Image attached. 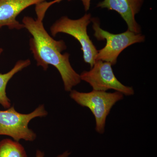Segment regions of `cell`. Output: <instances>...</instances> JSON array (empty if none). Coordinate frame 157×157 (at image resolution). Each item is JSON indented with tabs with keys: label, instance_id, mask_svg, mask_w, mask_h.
I'll return each instance as SVG.
<instances>
[{
	"label": "cell",
	"instance_id": "cell-1",
	"mask_svg": "<svg viewBox=\"0 0 157 157\" xmlns=\"http://www.w3.org/2000/svg\"><path fill=\"white\" fill-rule=\"evenodd\" d=\"M22 23L32 36L29 40L30 50L37 66L44 70H48L49 65L54 67L60 74L65 90L71 91L81 80L80 75L70 64L69 53H62L67 48L64 41H57L51 36L42 20L25 16Z\"/></svg>",
	"mask_w": 157,
	"mask_h": 157
},
{
	"label": "cell",
	"instance_id": "cell-2",
	"mask_svg": "<svg viewBox=\"0 0 157 157\" xmlns=\"http://www.w3.org/2000/svg\"><path fill=\"white\" fill-rule=\"evenodd\" d=\"M70 97L82 107L88 108L95 119L96 131L100 134L105 132L107 117L113 107L123 99L124 95L119 92L113 93L93 90L88 93L72 90Z\"/></svg>",
	"mask_w": 157,
	"mask_h": 157
},
{
	"label": "cell",
	"instance_id": "cell-3",
	"mask_svg": "<svg viewBox=\"0 0 157 157\" xmlns=\"http://www.w3.org/2000/svg\"><path fill=\"white\" fill-rule=\"evenodd\" d=\"M48 115L44 105H39L33 111L23 114L15 110L14 106L0 110V135H6L19 142L21 140L33 141L37 135L29 128V124L33 119Z\"/></svg>",
	"mask_w": 157,
	"mask_h": 157
},
{
	"label": "cell",
	"instance_id": "cell-4",
	"mask_svg": "<svg viewBox=\"0 0 157 157\" xmlns=\"http://www.w3.org/2000/svg\"><path fill=\"white\" fill-rule=\"evenodd\" d=\"M91 22L96 39L106 41L104 48L98 50L96 61L101 60L115 65L118 57L123 51L133 44L145 41V36L141 33H135L128 29L122 33L112 34L101 29L98 18H92Z\"/></svg>",
	"mask_w": 157,
	"mask_h": 157
},
{
	"label": "cell",
	"instance_id": "cell-5",
	"mask_svg": "<svg viewBox=\"0 0 157 157\" xmlns=\"http://www.w3.org/2000/svg\"><path fill=\"white\" fill-rule=\"evenodd\" d=\"M91 15L85 14L77 19L63 16L51 26V33L55 37L59 33L74 37L80 43L84 62L92 67L96 61L98 50L87 33V26L91 22Z\"/></svg>",
	"mask_w": 157,
	"mask_h": 157
},
{
	"label": "cell",
	"instance_id": "cell-6",
	"mask_svg": "<svg viewBox=\"0 0 157 157\" xmlns=\"http://www.w3.org/2000/svg\"><path fill=\"white\" fill-rule=\"evenodd\" d=\"M108 62L96 61L89 71H84L80 74L81 80L86 82L92 87L93 90L107 92L115 90L125 96H132L135 94L132 87L124 85L116 78Z\"/></svg>",
	"mask_w": 157,
	"mask_h": 157
},
{
	"label": "cell",
	"instance_id": "cell-7",
	"mask_svg": "<svg viewBox=\"0 0 157 157\" xmlns=\"http://www.w3.org/2000/svg\"><path fill=\"white\" fill-rule=\"evenodd\" d=\"M144 0H103L98 7L117 12L128 26V30L140 33L141 28L136 21L135 16L142 7Z\"/></svg>",
	"mask_w": 157,
	"mask_h": 157
},
{
	"label": "cell",
	"instance_id": "cell-8",
	"mask_svg": "<svg viewBox=\"0 0 157 157\" xmlns=\"http://www.w3.org/2000/svg\"><path fill=\"white\" fill-rule=\"evenodd\" d=\"M46 0H0V29L7 26L10 29L24 28L16 18L22 11Z\"/></svg>",
	"mask_w": 157,
	"mask_h": 157
},
{
	"label": "cell",
	"instance_id": "cell-9",
	"mask_svg": "<svg viewBox=\"0 0 157 157\" xmlns=\"http://www.w3.org/2000/svg\"><path fill=\"white\" fill-rule=\"evenodd\" d=\"M31 63L29 59L20 60L8 73H0V104L4 108H9L11 107V101L7 97L6 92L8 82L16 73L29 67Z\"/></svg>",
	"mask_w": 157,
	"mask_h": 157
},
{
	"label": "cell",
	"instance_id": "cell-10",
	"mask_svg": "<svg viewBox=\"0 0 157 157\" xmlns=\"http://www.w3.org/2000/svg\"><path fill=\"white\" fill-rule=\"evenodd\" d=\"M0 157H28L25 149L18 141L10 139L0 141Z\"/></svg>",
	"mask_w": 157,
	"mask_h": 157
},
{
	"label": "cell",
	"instance_id": "cell-11",
	"mask_svg": "<svg viewBox=\"0 0 157 157\" xmlns=\"http://www.w3.org/2000/svg\"><path fill=\"white\" fill-rule=\"evenodd\" d=\"M63 1V0H53L50 2H44L36 5L35 10H36L37 18L42 20L44 19L46 11L49 9V7L54 4L60 3ZM69 1H71V0H69ZM80 1L82 2L85 10L86 11H88L90 6L91 0H80Z\"/></svg>",
	"mask_w": 157,
	"mask_h": 157
},
{
	"label": "cell",
	"instance_id": "cell-12",
	"mask_svg": "<svg viewBox=\"0 0 157 157\" xmlns=\"http://www.w3.org/2000/svg\"><path fill=\"white\" fill-rule=\"evenodd\" d=\"M70 154H71V153L70 151H66L61 154L59 155L56 157H69ZM44 156H45V154H44V152L41 151L39 150L36 151V157H44Z\"/></svg>",
	"mask_w": 157,
	"mask_h": 157
},
{
	"label": "cell",
	"instance_id": "cell-13",
	"mask_svg": "<svg viewBox=\"0 0 157 157\" xmlns=\"http://www.w3.org/2000/svg\"><path fill=\"white\" fill-rule=\"evenodd\" d=\"M3 52V49L2 48H0V56L2 55V53Z\"/></svg>",
	"mask_w": 157,
	"mask_h": 157
}]
</instances>
